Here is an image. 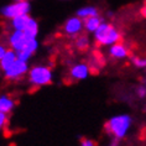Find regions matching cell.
Wrapping results in <instances>:
<instances>
[{"instance_id": "obj_2", "label": "cell", "mask_w": 146, "mask_h": 146, "mask_svg": "<svg viewBox=\"0 0 146 146\" xmlns=\"http://www.w3.org/2000/svg\"><path fill=\"white\" fill-rule=\"evenodd\" d=\"M53 79V72L48 66H34L30 71H29V83L32 87L40 88V87H45L52 83Z\"/></svg>"}, {"instance_id": "obj_14", "label": "cell", "mask_w": 146, "mask_h": 146, "mask_svg": "<svg viewBox=\"0 0 146 146\" xmlns=\"http://www.w3.org/2000/svg\"><path fill=\"white\" fill-rule=\"evenodd\" d=\"M15 108V100L9 96H1L0 97V111L8 114Z\"/></svg>"}, {"instance_id": "obj_3", "label": "cell", "mask_w": 146, "mask_h": 146, "mask_svg": "<svg viewBox=\"0 0 146 146\" xmlns=\"http://www.w3.org/2000/svg\"><path fill=\"white\" fill-rule=\"evenodd\" d=\"M130 125H131V118L126 114H121L113 116L109 121H107L105 129H107L109 134H111L116 139H121L126 135Z\"/></svg>"}, {"instance_id": "obj_4", "label": "cell", "mask_w": 146, "mask_h": 146, "mask_svg": "<svg viewBox=\"0 0 146 146\" xmlns=\"http://www.w3.org/2000/svg\"><path fill=\"white\" fill-rule=\"evenodd\" d=\"M31 5L27 0H21V1H14L11 4H8L0 9V14L3 17L8 20H11L14 17H17L24 14H30Z\"/></svg>"}, {"instance_id": "obj_21", "label": "cell", "mask_w": 146, "mask_h": 146, "mask_svg": "<svg viewBox=\"0 0 146 146\" xmlns=\"http://www.w3.org/2000/svg\"><path fill=\"white\" fill-rule=\"evenodd\" d=\"M6 52H8V47H6L4 43H0V60L5 56Z\"/></svg>"}, {"instance_id": "obj_18", "label": "cell", "mask_w": 146, "mask_h": 146, "mask_svg": "<svg viewBox=\"0 0 146 146\" xmlns=\"http://www.w3.org/2000/svg\"><path fill=\"white\" fill-rule=\"evenodd\" d=\"M133 63L136 66L137 68H144V67H146V58L133 57Z\"/></svg>"}, {"instance_id": "obj_16", "label": "cell", "mask_w": 146, "mask_h": 146, "mask_svg": "<svg viewBox=\"0 0 146 146\" xmlns=\"http://www.w3.org/2000/svg\"><path fill=\"white\" fill-rule=\"evenodd\" d=\"M98 15H99V11H98V9L94 8V6H83V8H81L77 11V16L83 20L88 19V17L98 16Z\"/></svg>"}, {"instance_id": "obj_22", "label": "cell", "mask_w": 146, "mask_h": 146, "mask_svg": "<svg viewBox=\"0 0 146 146\" xmlns=\"http://www.w3.org/2000/svg\"><path fill=\"white\" fill-rule=\"evenodd\" d=\"M141 13H142V15H144V16L146 17V6H145V8H142V10H141Z\"/></svg>"}, {"instance_id": "obj_23", "label": "cell", "mask_w": 146, "mask_h": 146, "mask_svg": "<svg viewBox=\"0 0 146 146\" xmlns=\"http://www.w3.org/2000/svg\"><path fill=\"white\" fill-rule=\"evenodd\" d=\"M14 1H21V0H14Z\"/></svg>"}, {"instance_id": "obj_8", "label": "cell", "mask_w": 146, "mask_h": 146, "mask_svg": "<svg viewBox=\"0 0 146 146\" xmlns=\"http://www.w3.org/2000/svg\"><path fill=\"white\" fill-rule=\"evenodd\" d=\"M90 73V67L89 64L84 63V62H79V63L73 64L71 69H69V76L74 81H83V79L88 78Z\"/></svg>"}, {"instance_id": "obj_12", "label": "cell", "mask_w": 146, "mask_h": 146, "mask_svg": "<svg viewBox=\"0 0 146 146\" xmlns=\"http://www.w3.org/2000/svg\"><path fill=\"white\" fill-rule=\"evenodd\" d=\"M109 54L114 58H125L127 54H129V52H127V48L123 45V43L118 42V43H114V45L110 46V48H109Z\"/></svg>"}, {"instance_id": "obj_7", "label": "cell", "mask_w": 146, "mask_h": 146, "mask_svg": "<svg viewBox=\"0 0 146 146\" xmlns=\"http://www.w3.org/2000/svg\"><path fill=\"white\" fill-rule=\"evenodd\" d=\"M29 41H30V38L26 36V34L19 30H14L8 37V45L10 46V48H13L16 52L23 50Z\"/></svg>"}, {"instance_id": "obj_5", "label": "cell", "mask_w": 146, "mask_h": 146, "mask_svg": "<svg viewBox=\"0 0 146 146\" xmlns=\"http://www.w3.org/2000/svg\"><path fill=\"white\" fill-rule=\"evenodd\" d=\"M62 30H63V32L67 36L76 38L78 35L82 34L83 30H84V23H83V19H81V17H78V16L69 17V19L64 23Z\"/></svg>"}, {"instance_id": "obj_13", "label": "cell", "mask_w": 146, "mask_h": 146, "mask_svg": "<svg viewBox=\"0 0 146 146\" xmlns=\"http://www.w3.org/2000/svg\"><path fill=\"white\" fill-rule=\"evenodd\" d=\"M83 23H84V30L87 32H92V34H94V31H96L102 25V23H103V19L98 15V16L88 17V19L83 20Z\"/></svg>"}, {"instance_id": "obj_6", "label": "cell", "mask_w": 146, "mask_h": 146, "mask_svg": "<svg viewBox=\"0 0 146 146\" xmlns=\"http://www.w3.org/2000/svg\"><path fill=\"white\" fill-rule=\"evenodd\" d=\"M27 72H29L27 62L21 61L17 58V61L15 63L4 72V77L6 79H9V81H16V79H20L21 77H24Z\"/></svg>"}, {"instance_id": "obj_9", "label": "cell", "mask_w": 146, "mask_h": 146, "mask_svg": "<svg viewBox=\"0 0 146 146\" xmlns=\"http://www.w3.org/2000/svg\"><path fill=\"white\" fill-rule=\"evenodd\" d=\"M37 48H38V41L36 38H32V40H30V41L27 42V45L25 46L23 50L16 52L17 53V58L21 60V61L27 62L36 53Z\"/></svg>"}, {"instance_id": "obj_20", "label": "cell", "mask_w": 146, "mask_h": 146, "mask_svg": "<svg viewBox=\"0 0 146 146\" xmlns=\"http://www.w3.org/2000/svg\"><path fill=\"white\" fill-rule=\"evenodd\" d=\"M81 146H96V142L93 140H90V139H82Z\"/></svg>"}, {"instance_id": "obj_10", "label": "cell", "mask_w": 146, "mask_h": 146, "mask_svg": "<svg viewBox=\"0 0 146 146\" xmlns=\"http://www.w3.org/2000/svg\"><path fill=\"white\" fill-rule=\"evenodd\" d=\"M32 19H34V17H31L30 14H24V15H20V16L14 17V19L10 20V25H11L13 30L24 31L25 29L29 26V24L31 23Z\"/></svg>"}, {"instance_id": "obj_15", "label": "cell", "mask_w": 146, "mask_h": 146, "mask_svg": "<svg viewBox=\"0 0 146 146\" xmlns=\"http://www.w3.org/2000/svg\"><path fill=\"white\" fill-rule=\"evenodd\" d=\"M90 46V40L87 35H78L77 37L74 38V47L77 48L78 51H81V52H83V51H87L89 48Z\"/></svg>"}, {"instance_id": "obj_17", "label": "cell", "mask_w": 146, "mask_h": 146, "mask_svg": "<svg viewBox=\"0 0 146 146\" xmlns=\"http://www.w3.org/2000/svg\"><path fill=\"white\" fill-rule=\"evenodd\" d=\"M24 32L26 34V36L30 40L37 37V35H38V24H37V21H36L35 19H32L31 23L29 24V26L24 30Z\"/></svg>"}, {"instance_id": "obj_19", "label": "cell", "mask_w": 146, "mask_h": 146, "mask_svg": "<svg viewBox=\"0 0 146 146\" xmlns=\"http://www.w3.org/2000/svg\"><path fill=\"white\" fill-rule=\"evenodd\" d=\"M6 120H8V116H6V114H5V113L0 111V130L4 127V125L6 124Z\"/></svg>"}, {"instance_id": "obj_1", "label": "cell", "mask_w": 146, "mask_h": 146, "mask_svg": "<svg viewBox=\"0 0 146 146\" xmlns=\"http://www.w3.org/2000/svg\"><path fill=\"white\" fill-rule=\"evenodd\" d=\"M94 42L97 46H111L120 41V34L111 24L102 23V25L94 31Z\"/></svg>"}, {"instance_id": "obj_11", "label": "cell", "mask_w": 146, "mask_h": 146, "mask_svg": "<svg viewBox=\"0 0 146 146\" xmlns=\"http://www.w3.org/2000/svg\"><path fill=\"white\" fill-rule=\"evenodd\" d=\"M16 61H17L16 51H14L13 48H9L8 52L5 53V56L0 60V69H1L3 72H5L6 69H9Z\"/></svg>"}]
</instances>
